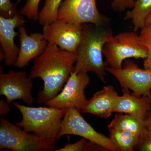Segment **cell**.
<instances>
[{
    "mask_svg": "<svg viewBox=\"0 0 151 151\" xmlns=\"http://www.w3.org/2000/svg\"><path fill=\"white\" fill-rule=\"evenodd\" d=\"M77 58L76 53L48 42L43 53L35 58L29 77L40 78L44 82L43 89L37 93L38 104H45L61 92L74 71Z\"/></svg>",
    "mask_w": 151,
    "mask_h": 151,
    "instance_id": "cell-1",
    "label": "cell"
},
{
    "mask_svg": "<svg viewBox=\"0 0 151 151\" xmlns=\"http://www.w3.org/2000/svg\"><path fill=\"white\" fill-rule=\"evenodd\" d=\"M82 24L83 38L76 53L77 58L74 66L76 73L94 72L105 83L106 63L103 60V48L113 36L103 26L93 24Z\"/></svg>",
    "mask_w": 151,
    "mask_h": 151,
    "instance_id": "cell-2",
    "label": "cell"
},
{
    "mask_svg": "<svg viewBox=\"0 0 151 151\" xmlns=\"http://www.w3.org/2000/svg\"><path fill=\"white\" fill-rule=\"evenodd\" d=\"M22 115L16 125L25 132H32L39 137L46 138L56 143L61 122L66 109L51 107H31L14 102Z\"/></svg>",
    "mask_w": 151,
    "mask_h": 151,
    "instance_id": "cell-3",
    "label": "cell"
},
{
    "mask_svg": "<svg viewBox=\"0 0 151 151\" xmlns=\"http://www.w3.org/2000/svg\"><path fill=\"white\" fill-rule=\"evenodd\" d=\"M148 50L143 44L139 35L134 31L124 32L113 36L104 45L103 52L110 67L120 69L126 60L132 58L145 59Z\"/></svg>",
    "mask_w": 151,
    "mask_h": 151,
    "instance_id": "cell-4",
    "label": "cell"
},
{
    "mask_svg": "<svg viewBox=\"0 0 151 151\" xmlns=\"http://www.w3.org/2000/svg\"><path fill=\"white\" fill-rule=\"evenodd\" d=\"M0 148L14 151H50L56 143L25 132L2 117L0 120Z\"/></svg>",
    "mask_w": 151,
    "mask_h": 151,
    "instance_id": "cell-5",
    "label": "cell"
},
{
    "mask_svg": "<svg viewBox=\"0 0 151 151\" xmlns=\"http://www.w3.org/2000/svg\"><path fill=\"white\" fill-rule=\"evenodd\" d=\"M81 113L73 107L66 109L61 122L58 140L64 135H76L102 146L108 151H119L110 138L95 131L85 121Z\"/></svg>",
    "mask_w": 151,
    "mask_h": 151,
    "instance_id": "cell-6",
    "label": "cell"
},
{
    "mask_svg": "<svg viewBox=\"0 0 151 151\" xmlns=\"http://www.w3.org/2000/svg\"><path fill=\"white\" fill-rule=\"evenodd\" d=\"M90 83L87 73H76L73 71L61 92L45 104L48 107L58 109L73 107L81 112L87 104L84 90Z\"/></svg>",
    "mask_w": 151,
    "mask_h": 151,
    "instance_id": "cell-7",
    "label": "cell"
},
{
    "mask_svg": "<svg viewBox=\"0 0 151 151\" xmlns=\"http://www.w3.org/2000/svg\"><path fill=\"white\" fill-rule=\"evenodd\" d=\"M57 19L67 22L90 23L104 26L106 19L97 9L96 0H64L58 9Z\"/></svg>",
    "mask_w": 151,
    "mask_h": 151,
    "instance_id": "cell-8",
    "label": "cell"
},
{
    "mask_svg": "<svg viewBox=\"0 0 151 151\" xmlns=\"http://www.w3.org/2000/svg\"><path fill=\"white\" fill-rule=\"evenodd\" d=\"M106 70L117 78L122 88L139 97L151 96V71L140 68L132 60H125L122 68L107 67Z\"/></svg>",
    "mask_w": 151,
    "mask_h": 151,
    "instance_id": "cell-9",
    "label": "cell"
},
{
    "mask_svg": "<svg viewBox=\"0 0 151 151\" xmlns=\"http://www.w3.org/2000/svg\"><path fill=\"white\" fill-rule=\"evenodd\" d=\"M42 30V34L49 43L73 53L76 52L83 38L82 24L60 20L45 25Z\"/></svg>",
    "mask_w": 151,
    "mask_h": 151,
    "instance_id": "cell-10",
    "label": "cell"
},
{
    "mask_svg": "<svg viewBox=\"0 0 151 151\" xmlns=\"http://www.w3.org/2000/svg\"><path fill=\"white\" fill-rule=\"evenodd\" d=\"M25 71L11 70L0 74V95L6 97L10 104L15 100H22L31 105L34 99L32 94L33 83Z\"/></svg>",
    "mask_w": 151,
    "mask_h": 151,
    "instance_id": "cell-11",
    "label": "cell"
},
{
    "mask_svg": "<svg viewBox=\"0 0 151 151\" xmlns=\"http://www.w3.org/2000/svg\"><path fill=\"white\" fill-rule=\"evenodd\" d=\"M23 16L19 11L11 18L0 16V43L7 66L14 65L17 60L19 49L14 43L15 37L17 35L14 29L23 25Z\"/></svg>",
    "mask_w": 151,
    "mask_h": 151,
    "instance_id": "cell-12",
    "label": "cell"
},
{
    "mask_svg": "<svg viewBox=\"0 0 151 151\" xmlns=\"http://www.w3.org/2000/svg\"><path fill=\"white\" fill-rule=\"evenodd\" d=\"M19 31L20 48L14 66L22 68L42 54L48 42L42 34L33 33L28 35L23 25L19 28Z\"/></svg>",
    "mask_w": 151,
    "mask_h": 151,
    "instance_id": "cell-13",
    "label": "cell"
},
{
    "mask_svg": "<svg viewBox=\"0 0 151 151\" xmlns=\"http://www.w3.org/2000/svg\"><path fill=\"white\" fill-rule=\"evenodd\" d=\"M120 96L111 85L104 86L88 100L81 113H90L107 119L114 112Z\"/></svg>",
    "mask_w": 151,
    "mask_h": 151,
    "instance_id": "cell-14",
    "label": "cell"
},
{
    "mask_svg": "<svg viewBox=\"0 0 151 151\" xmlns=\"http://www.w3.org/2000/svg\"><path fill=\"white\" fill-rule=\"evenodd\" d=\"M122 92L114 112L137 115L145 119L151 110V96L139 97L125 88H122Z\"/></svg>",
    "mask_w": 151,
    "mask_h": 151,
    "instance_id": "cell-15",
    "label": "cell"
},
{
    "mask_svg": "<svg viewBox=\"0 0 151 151\" xmlns=\"http://www.w3.org/2000/svg\"><path fill=\"white\" fill-rule=\"evenodd\" d=\"M109 128H115L140 135L145 128V119L132 114L117 113L108 125Z\"/></svg>",
    "mask_w": 151,
    "mask_h": 151,
    "instance_id": "cell-16",
    "label": "cell"
},
{
    "mask_svg": "<svg viewBox=\"0 0 151 151\" xmlns=\"http://www.w3.org/2000/svg\"><path fill=\"white\" fill-rule=\"evenodd\" d=\"M151 14V0H136L132 10L127 12L124 20H132L135 32L145 26L146 21Z\"/></svg>",
    "mask_w": 151,
    "mask_h": 151,
    "instance_id": "cell-17",
    "label": "cell"
},
{
    "mask_svg": "<svg viewBox=\"0 0 151 151\" xmlns=\"http://www.w3.org/2000/svg\"><path fill=\"white\" fill-rule=\"evenodd\" d=\"M108 129L109 138L119 151H134L136 149L139 135L115 128Z\"/></svg>",
    "mask_w": 151,
    "mask_h": 151,
    "instance_id": "cell-18",
    "label": "cell"
},
{
    "mask_svg": "<svg viewBox=\"0 0 151 151\" xmlns=\"http://www.w3.org/2000/svg\"><path fill=\"white\" fill-rule=\"evenodd\" d=\"M44 6L39 13L37 20L42 25L56 20L58 9L62 0H44Z\"/></svg>",
    "mask_w": 151,
    "mask_h": 151,
    "instance_id": "cell-19",
    "label": "cell"
},
{
    "mask_svg": "<svg viewBox=\"0 0 151 151\" xmlns=\"http://www.w3.org/2000/svg\"><path fill=\"white\" fill-rule=\"evenodd\" d=\"M108 151L102 146L92 142L85 138H82L76 142L66 144L62 148L55 151Z\"/></svg>",
    "mask_w": 151,
    "mask_h": 151,
    "instance_id": "cell-20",
    "label": "cell"
},
{
    "mask_svg": "<svg viewBox=\"0 0 151 151\" xmlns=\"http://www.w3.org/2000/svg\"><path fill=\"white\" fill-rule=\"evenodd\" d=\"M40 0H27L21 12L24 16L28 19L33 20H37L38 17L39 4Z\"/></svg>",
    "mask_w": 151,
    "mask_h": 151,
    "instance_id": "cell-21",
    "label": "cell"
},
{
    "mask_svg": "<svg viewBox=\"0 0 151 151\" xmlns=\"http://www.w3.org/2000/svg\"><path fill=\"white\" fill-rule=\"evenodd\" d=\"M139 151H151V129L145 128L139 137L136 147Z\"/></svg>",
    "mask_w": 151,
    "mask_h": 151,
    "instance_id": "cell-22",
    "label": "cell"
},
{
    "mask_svg": "<svg viewBox=\"0 0 151 151\" xmlns=\"http://www.w3.org/2000/svg\"><path fill=\"white\" fill-rule=\"evenodd\" d=\"M17 4H13L10 0H0V14L5 18H11L18 12Z\"/></svg>",
    "mask_w": 151,
    "mask_h": 151,
    "instance_id": "cell-23",
    "label": "cell"
},
{
    "mask_svg": "<svg viewBox=\"0 0 151 151\" xmlns=\"http://www.w3.org/2000/svg\"><path fill=\"white\" fill-rule=\"evenodd\" d=\"M135 0H112L111 6L113 10L122 12L126 9L134 7Z\"/></svg>",
    "mask_w": 151,
    "mask_h": 151,
    "instance_id": "cell-24",
    "label": "cell"
},
{
    "mask_svg": "<svg viewBox=\"0 0 151 151\" xmlns=\"http://www.w3.org/2000/svg\"><path fill=\"white\" fill-rule=\"evenodd\" d=\"M139 36L143 44L147 48H151V24L146 25L141 29Z\"/></svg>",
    "mask_w": 151,
    "mask_h": 151,
    "instance_id": "cell-25",
    "label": "cell"
},
{
    "mask_svg": "<svg viewBox=\"0 0 151 151\" xmlns=\"http://www.w3.org/2000/svg\"><path fill=\"white\" fill-rule=\"evenodd\" d=\"M10 107L9 103L2 99L0 101V115L1 117L6 116L9 112Z\"/></svg>",
    "mask_w": 151,
    "mask_h": 151,
    "instance_id": "cell-26",
    "label": "cell"
},
{
    "mask_svg": "<svg viewBox=\"0 0 151 151\" xmlns=\"http://www.w3.org/2000/svg\"><path fill=\"white\" fill-rule=\"evenodd\" d=\"M143 65L144 68L151 71V48L148 49L147 55L144 60Z\"/></svg>",
    "mask_w": 151,
    "mask_h": 151,
    "instance_id": "cell-27",
    "label": "cell"
},
{
    "mask_svg": "<svg viewBox=\"0 0 151 151\" xmlns=\"http://www.w3.org/2000/svg\"><path fill=\"white\" fill-rule=\"evenodd\" d=\"M146 128L151 129V110L149 111L147 117L145 119Z\"/></svg>",
    "mask_w": 151,
    "mask_h": 151,
    "instance_id": "cell-28",
    "label": "cell"
},
{
    "mask_svg": "<svg viewBox=\"0 0 151 151\" xmlns=\"http://www.w3.org/2000/svg\"><path fill=\"white\" fill-rule=\"evenodd\" d=\"M150 24H151V14L146 20L145 25Z\"/></svg>",
    "mask_w": 151,
    "mask_h": 151,
    "instance_id": "cell-29",
    "label": "cell"
}]
</instances>
